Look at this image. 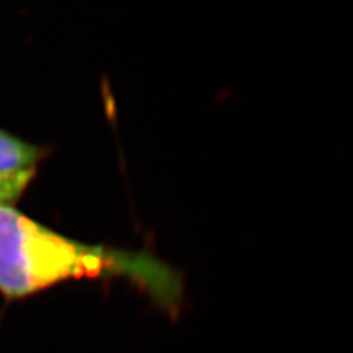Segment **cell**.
<instances>
[{
  "label": "cell",
  "mask_w": 353,
  "mask_h": 353,
  "mask_svg": "<svg viewBox=\"0 0 353 353\" xmlns=\"http://www.w3.org/2000/svg\"><path fill=\"white\" fill-rule=\"evenodd\" d=\"M125 275L154 302L176 312L183 279L161 259L65 237L18 212L0 206V293L19 299L72 279Z\"/></svg>",
  "instance_id": "6da1fadb"
},
{
  "label": "cell",
  "mask_w": 353,
  "mask_h": 353,
  "mask_svg": "<svg viewBox=\"0 0 353 353\" xmlns=\"http://www.w3.org/2000/svg\"><path fill=\"white\" fill-rule=\"evenodd\" d=\"M43 154L39 146L0 130V179L36 174Z\"/></svg>",
  "instance_id": "7a4b0ae2"
},
{
  "label": "cell",
  "mask_w": 353,
  "mask_h": 353,
  "mask_svg": "<svg viewBox=\"0 0 353 353\" xmlns=\"http://www.w3.org/2000/svg\"><path fill=\"white\" fill-rule=\"evenodd\" d=\"M36 174H26L10 179H0V206H12L26 192Z\"/></svg>",
  "instance_id": "3957f363"
}]
</instances>
